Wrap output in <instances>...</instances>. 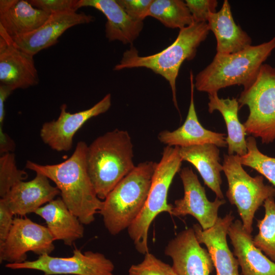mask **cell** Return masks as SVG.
Segmentation results:
<instances>
[{
  "label": "cell",
  "mask_w": 275,
  "mask_h": 275,
  "mask_svg": "<svg viewBox=\"0 0 275 275\" xmlns=\"http://www.w3.org/2000/svg\"><path fill=\"white\" fill-rule=\"evenodd\" d=\"M208 96L209 113L218 111L225 121L228 133L226 141L228 155H234L235 153L238 156L245 155L247 152L245 139L247 133L244 126L238 119L240 105L238 99L235 98H219L217 93L209 94Z\"/></svg>",
  "instance_id": "cell-25"
},
{
  "label": "cell",
  "mask_w": 275,
  "mask_h": 275,
  "mask_svg": "<svg viewBox=\"0 0 275 275\" xmlns=\"http://www.w3.org/2000/svg\"><path fill=\"white\" fill-rule=\"evenodd\" d=\"M94 19L91 15L76 11L53 13L35 31L12 39L17 47L34 56L42 49L56 44L59 37L68 29L89 23Z\"/></svg>",
  "instance_id": "cell-15"
},
{
  "label": "cell",
  "mask_w": 275,
  "mask_h": 275,
  "mask_svg": "<svg viewBox=\"0 0 275 275\" xmlns=\"http://www.w3.org/2000/svg\"><path fill=\"white\" fill-rule=\"evenodd\" d=\"M60 194L56 186L50 184L45 176L36 173L29 181L15 184L2 199L14 215L23 216L35 211Z\"/></svg>",
  "instance_id": "cell-17"
},
{
  "label": "cell",
  "mask_w": 275,
  "mask_h": 275,
  "mask_svg": "<svg viewBox=\"0 0 275 275\" xmlns=\"http://www.w3.org/2000/svg\"><path fill=\"white\" fill-rule=\"evenodd\" d=\"M157 162L139 163L109 193L99 214L108 232L116 235L127 229L142 210Z\"/></svg>",
  "instance_id": "cell-4"
},
{
  "label": "cell",
  "mask_w": 275,
  "mask_h": 275,
  "mask_svg": "<svg viewBox=\"0 0 275 275\" xmlns=\"http://www.w3.org/2000/svg\"><path fill=\"white\" fill-rule=\"evenodd\" d=\"M207 23L215 37L217 53H232L252 45V38L235 23L228 0L219 11L210 14Z\"/></svg>",
  "instance_id": "cell-22"
},
{
  "label": "cell",
  "mask_w": 275,
  "mask_h": 275,
  "mask_svg": "<svg viewBox=\"0 0 275 275\" xmlns=\"http://www.w3.org/2000/svg\"><path fill=\"white\" fill-rule=\"evenodd\" d=\"M240 106L247 105L249 115L243 124L246 132L262 143L275 140V68L263 64L254 78L241 92Z\"/></svg>",
  "instance_id": "cell-7"
},
{
  "label": "cell",
  "mask_w": 275,
  "mask_h": 275,
  "mask_svg": "<svg viewBox=\"0 0 275 275\" xmlns=\"http://www.w3.org/2000/svg\"><path fill=\"white\" fill-rule=\"evenodd\" d=\"M148 16L156 19L167 28L179 30L194 22L185 1L181 0H152Z\"/></svg>",
  "instance_id": "cell-26"
},
{
  "label": "cell",
  "mask_w": 275,
  "mask_h": 275,
  "mask_svg": "<svg viewBox=\"0 0 275 275\" xmlns=\"http://www.w3.org/2000/svg\"><path fill=\"white\" fill-rule=\"evenodd\" d=\"M164 254L172 259L177 275H210L214 268L210 254L200 245L193 228L170 240Z\"/></svg>",
  "instance_id": "cell-14"
},
{
  "label": "cell",
  "mask_w": 275,
  "mask_h": 275,
  "mask_svg": "<svg viewBox=\"0 0 275 275\" xmlns=\"http://www.w3.org/2000/svg\"><path fill=\"white\" fill-rule=\"evenodd\" d=\"M14 214L4 202L0 200V246L5 242L13 225Z\"/></svg>",
  "instance_id": "cell-34"
},
{
  "label": "cell",
  "mask_w": 275,
  "mask_h": 275,
  "mask_svg": "<svg viewBox=\"0 0 275 275\" xmlns=\"http://www.w3.org/2000/svg\"><path fill=\"white\" fill-rule=\"evenodd\" d=\"M144 255L141 263L130 267L129 275H177L172 266L153 254L148 252Z\"/></svg>",
  "instance_id": "cell-30"
},
{
  "label": "cell",
  "mask_w": 275,
  "mask_h": 275,
  "mask_svg": "<svg viewBox=\"0 0 275 275\" xmlns=\"http://www.w3.org/2000/svg\"><path fill=\"white\" fill-rule=\"evenodd\" d=\"M45 221L53 240L71 246L83 237V224L67 207L61 198L53 199L35 212Z\"/></svg>",
  "instance_id": "cell-23"
},
{
  "label": "cell",
  "mask_w": 275,
  "mask_h": 275,
  "mask_svg": "<svg viewBox=\"0 0 275 275\" xmlns=\"http://www.w3.org/2000/svg\"><path fill=\"white\" fill-rule=\"evenodd\" d=\"M274 48L275 36L236 52L216 53L212 62L196 76L195 88L209 94L234 85L244 87L254 78Z\"/></svg>",
  "instance_id": "cell-5"
},
{
  "label": "cell",
  "mask_w": 275,
  "mask_h": 275,
  "mask_svg": "<svg viewBox=\"0 0 275 275\" xmlns=\"http://www.w3.org/2000/svg\"><path fill=\"white\" fill-rule=\"evenodd\" d=\"M13 91L9 87L0 85V127H3L5 116V102Z\"/></svg>",
  "instance_id": "cell-36"
},
{
  "label": "cell",
  "mask_w": 275,
  "mask_h": 275,
  "mask_svg": "<svg viewBox=\"0 0 275 275\" xmlns=\"http://www.w3.org/2000/svg\"><path fill=\"white\" fill-rule=\"evenodd\" d=\"M125 12L132 19L139 21L148 17L152 0H117Z\"/></svg>",
  "instance_id": "cell-33"
},
{
  "label": "cell",
  "mask_w": 275,
  "mask_h": 275,
  "mask_svg": "<svg viewBox=\"0 0 275 275\" xmlns=\"http://www.w3.org/2000/svg\"><path fill=\"white\" fill-rule=\"evenodd\" d=\"M264 217L257 220L259 232L253 238L255 245L275 262V202L274 198L266 199L263 204Z\"/></svg>",
  "instance_id": "cell-27"
},
{
  "label": "cell",
  "mask_w": 275,
  "mask_h": 275,
  "mask_svg": "<svg viewBox=\"0 0 275 275\" xmlns=\"http://www.w3.org/2000/svg\"><path fill=\"white\" fill-rule=\"evenodd\" d=\"M53 239L47 227L24 217L14 218L12 226L0 246V262L20 263L26 261V253L50 255L54 249Z\"/></svg>",
  "instance_id": "cell-10"
},
{
  "label": "cell",
  "mask_w": 275,
  "mask_h": 275,
  "mask_svg": "<svg viewBox=\"0 0 275 275\" xmlns=\"http://www.w3.org/2000/svg\"><path fill=\"white\" fill-rule=\"evenodd\" d=\"M33 56L17 47L0 26V81L13 91L39 82Z\"/></svg>",
  "instance_id": "cell-13"
},
{
  "label": "cell",
  "mask_w": 275,
  "mask_h": 275,
  "mask_svg": "<svg viewBox=\"0 0 275 275\" xmlns=\"http://www.w3.org/2000/svg\"><path fill=\"white\" fill-rule=\"evenodd\" d=\"M207 22H195L179 30L175 40L169 46L156 53L141 56L133 46L123 54L114 70L146 68L163 76L171 87L173 101L179 111L176 98V81L179 69L185 60H191L197 49L209 33Z\"/></svg>",
  "instance_id": "cell-3"
},
{
  "label": "cell",
  "mask_w": 275,
  "mask_h": 275,
  "mask_svg": "<svg viewBox=\"0 0 275 275\" xmlns=\"http://www.w3.org/2000/svg\"><path fill=\"white\" fill-rule=\"evenodd\" d=\"M246 142V153L242 156L235 155V158L242 166L249 167L264 176L275 187V158L260 152L254 136L248 137Z\"/></svg>",
  "instance_id": "cell-28"
},
{
  "label": "cell",
  "mask_w": 275,
  "mask_h": 275,
  "mask_svg": "<svg viewBox=\"0 0 275 275\" xmlns=\"http://www.w3.org/2000/svg\"><path fill=\"white\" fill-rule=\"evenodd\" d=\"M179 153L183 161L191 163L202 178L204 184L216 195V198L224 199L221 185L219 150L212 144H205L186 147H179Z\"/></svg>",
  "instance_id": "cell-24"
},
{
  "label": "cell",
  "mask_w": 275,
  "mask_h": 275,
  "mask_svg": "<svg viewBox=\"0 0 275 275\" xmlns=\"http://www.w3.org/2000/svg\"><path fill=\"white\" fill-rule=\"evenodd\" d=\"M182 161L179 147L164 148L161 158L156 163L145 205L127 229L135 249L142 254L149 252L148 237L152 222L161 212L171 214L173 205L168 203V193L175 175L180 171Z\"/></svg>",
  "instance_id": "cell-6"
},
{
  "label": "cell",
  "mask_w": 275,
  "mask_h": 275,
  "mask_svg": "<svg viewBox=\"0 0 275 275\" xmlns=\"http://www.w3.org/2000/svg\"><path fill=\"white\" fill-rule=\"evenodd\" d=\"M15 143L4 131L3 127H0V153L1 155L12 152L15 149Z\"/></svg>",
  "instance_id": "cell-35"
},
{
  "label": "cell",
  "mask_w": 275,
  "mask_h": 275,
  "mask_svg": "<svg viewBox=\"0 0 275 275\" xmlns=\"http://www.w3.org/2000/svg\"><path fill=\"white\" fill-rule=\"evenodd\" d=\"M50 15L35 8L28 1H0V26L11 38L35 31L46 21Z\"/></svg>",
  "instance_id": "cell-21"
},
{
  "label": "cell",
  "mask_w": 275,
  "mask_h": 275,
  "mask_svg": "<svg viewBox=\"0 0 275 275\" xmlns=\"http://www.w3.org/2000/svg\"><path fill=\"white\" fill-rule=\"evenodd\" d=\"M11 269H33L43 275H114L113 262L103 254L92 251L82 252L75 248L69 257H53L48 254L39 256L33 261L20 263H7Z\"/></svg>",
  "instance_id": "cell-9"
},
{
  "label": "cell",
  "mask_w": 275,
  "mask_h": 275,
  "mask_svg": "<svg viewBox=\"0 0 275 275\" xmlns=\"http://www.w3.org/2000/svg\"><path fill=\"white\" fill-rule=\"evenodd\" d=\"M88 145L78 142L72 154L66 160L42 165L27 160L25 168L52 181L68 209L83 225H89L100 211L103 201L97 196L88 174L86 156Z\"/></svg>",
  "instance_id": "cell-1"
},
{
  "label": "cell",
  "mask_w": 275,
  "mask_h": 275,
  "mask_svg": "<svg viewBox=\"0 0 275 275\" xmlns=\"http://www.w3.org/2000/svg\"><path fill=\"white\" fill-rule=\"evenodd\" d=\"M184 188V196L175 201L171 215L175 216L190 215L198 222L203 230L212 227L216 223L219 207L226 203L218 198L212 202L206 197L205 188L191 168L180 171Z\"/></svg>",
  "instance_id": "cell-12"
},
{
  "label": "cell",
  "mask_w": 275,
  "mask_h": 275,
  "mask_svg": "<svg viewBox=\"0 0 275 275\" xmlns=\"http://www.w3.org/2000/svg\"><path fill=\"white\" fill-rule=\"evenodd\" d=\"M84 7H93L105 15V36L110 41L132 44L143 30V21L130 17L117 0H78V9Z\"/></svg>",
  "instance_id": "cell-20"
},
{
  "label": "cell",
  "mask_w": 275,
  "mask_h": 275,
  "mask_svg": "<svg viewBox=\"0 0 275 275\" xmlns=\"http://www.w3.org/2000/svg\"><path fill=\"white\" fill-rule=\"evenodd\" d=\"M111 104L110 94L106 95L92 107L75 113L67 111V105L62 104L58 119L42 125L40 130L42 141L54 151H69L77 131L92 118L107 112Z\"/></svg>",
  "instance_id": "cell-11"
},
{
  "label": "cell",
  "mask_w": 275,
  "mask_h": 275,
  "mask_svg": "<svg viewBox=\"0 0 275 275\" xmlns=\"http://www.w3.org/2000/svg\"><path fill=\"white\" fill-rule=\"evenodd\" d=\"M234 219L230 212L224 217H218L215 224L208 229L203 230L199 224H195L193 227L199 243L206 246L216 275H240L238 260L227 242L228 231Z\"/></svg>",
  "instance_id": "cell-16"
},
{
  "label": "cell",
  "mask_w": 275,
  "mask_h": 275,
  "mask_svg": "<svg viewBox=\"0 0 275 275\" xmlns=\"http://www.w3.org/2000/svg\"><path fill=\"white\" fill-rule=\"evenodd\" d=\"M27 173L17 167L15 156L9 152L0 157V196L4 197L17 183L27 178Z\"/></svg>",
  "instance_id": "cell-29"
},
{
  "label": "cell",
  "mask_w": 275,
  "mask_h": 275,
  "mask_svg": "<svg viewBox=\"0 0 275 275\" xmlns=\"http://www.w3.org/2000/svg\"><path fill=\"white\" fill-rule=\"evenodd\" d=\"M191 96L186 118L180 127L170 131L163 130L157 138L162 143L168 146L186 147L205 144H212L217 147H226V134L212 131L203 127L200 123L196 111L194 91V76L190 71Z\"/></svg>",
  "instance_id": "cell-18"
},
{
  "label": "cell",
  "mask_w": 275,
  "mask_h": 275,
  "mask_svg": "<svg viewBox=\"0 0 275 275\" xmlns=\"http://www.w3.org/2000/svg\"><path fill=\"white\" fill-rule=\"evenodd\" d=\"M222 166L228 184L226 196L236 206L244 229L251 234L255 212L266 199L275 197V187L265 184L262 176H251L235 155L225 154Z\"/></svg>",
  "instance_id": "cell-8"
},
{
  "label": "cell",
  "mask_w": 275,
  "mask_h": 275,
  "mask_svg": "<svg viewBox=\"0 0 275 275\" xmlns=\"http://www.w3.org/2000/svg\"><path fill=\"white\" fill-rule=\"evenodd\" d=\"M228 235L243 275H275V262L256 247L251 234L237 219L229 228Z\"/></svg>",
  "instance_id": "cell-19"
},
{
  "label": "cell",
  "mask_w": 275,
  "mask_h": 275,
  "mask_svg": "<svg viewBox=\"0 0 275 275\" xmlns=\"http://www.w3.org/2000/svg\"><path fill=\"white\" fill-rule=\"evenodd\" d=\"M133 147L129 133L118 129L97 137L88 146L87 170L101 200L135 167Z\"/></svg>",
  "instance_id": "cell-2"
},
{
  "label": "cell",
  "mask_w": 275,
  "mask_h": 275,
  "mask_svg": "<svg viewBox=\"0 0 275 275\" xmlns=\"http://www.w3.org/2000/svg\"><path fill=\"white\" fill-rule=\"evenodd\" d=\"M185 2L195 22H207L209 16L216 12V0H186Z\"/></svg>",
  "instance_id": "cell-31"
},
{
  "label": "cell",
  "mask_w": 275,
  "mask_h": 275,
  "mask_svg": "<svg viewBox=\"0 0 275 275\" xmlns=\"http://www.w3.org/2000/svg\"><path fill=\"white\" fill-rule=\"evenodd\" d=\"M29 3L35 8L49 14L66 11H76L78 0H31Z\"/></svg>",
  "instance_id": "cell-32"
}]
</instances>
